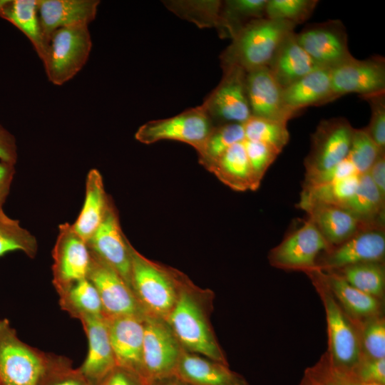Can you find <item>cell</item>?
<instances>
[{
    "instance_id": "1",
    "label": "cell",
    "mask_w": 385,
    "mask_h": 385,
    "mask_svg": "<svg viewBox=\"0 0 385 385\" xmlns=\"http://www.w3.org/2000/svg\"><path fill=\"white\" fill-rule=\"evenodd\" d=\"M214 298L185 276L166 322L185 350L228 364L210 322Z\"/></svg>"
},
{
    "instance_id": "2",
    "label": "cell",
    "mask_w": 385,
    "mask_h": 385,
    "mask_svg": "<svg viewBox=\"0 0 385 385\" xmlns=\"http://www.w3.org/2000/svg\"><path fill=\"white\" fill-rule=\"evenodd\" d=\"M132 291L146 314L166 321L185 277L183 272L152 261L130 245Z\"/></svg>"
},
{
    "instance_id": "3",
    "label": "cell",
    "mask_w": 385,
    "mask_h": 385,
    "mask_svg": "<svg viewBox=\"0 0 385 385\" xmlns=\"http://www.w3.org/2000/svg\"><path fill=\"white\" fill-rule=\"evenodd\" d=\"M292 23L262 18L246 24L221 55L222 68L237 66L246 72L267 67L282 41L292 32Z\"/></svg>"
},
{
    "instance_id": "4",
    "label": "cell",
    "mask_w": 385,
    "mask_h": 385,
    "mask_svg": "<svg viewBox=\"0 0 385 385\" xmlns=\"http://www.w3.org/2000/svg\"><path fill=\"white\" fill-rule=\"evenodd\" d=\"M312 282L323 304L327 330V353L337 366L352 370L361 358L356 321L342 308L325 284L319 270L305 273Z\"/></svg>"
},
{
    "instance_id": "5",
    "label": "cell",
    "mask_w": 385,
    "mask_h": 385,
    "mask_svg": "<svg viewBox=\"0 0 385 385\" xmlns=\"http://www.w3.org/2000/svg\"><path fill=\"white\" fill-rule=\"evenodd\" d=\"M91 48L88 24H75L56 30L41 60L48 81L61 86L72 79L86 65Z\"/></svg>"
},
{
    "instance_id": "6",
    "label": "cell",
    "mask_w": 385,
    "mask_h": 385,
    "mask_svg": "<svg viewBox=\"0 0 385 385\" xmlns=\"http://www.w3.org/2000/svg\"><path fill=\"white\" fill-rule=\"evenodd\" d=\"M51 359L22 342L8 319H0V385H38Z\"/></svg>"
},
{
    "instance_id": "7",
    "label": "cell",
    "mask_w": 385,
    "mask_h": 385,
    "mask_svg": "<svg viewBox=\"0 0 385 385\" xmlns=\"http://www.w3.org/2000/svg\"><path fill=\"white\" fill-rule=\"evenodd\" d=\"M214 127L207 113L199 106L168 118L147 122L138 129L135 138L144 144L163 140L180 141L191 145L198 153Z\"/></svg>"
},
{
    "instance_id": "8",
    "label": "cell",
    "mask_w": 385,
    "mask_h": 385,
    "mask_svg": "<svg viewBox=\"0 0 385 385\" xmlns=\"http://www.w3.org/2000/svg\"><path fill=\"white\" fill-rule=\"evenodd\" d=\"M143 364L147 381L175 374L184 350L167 322L145 314Z\"/></svg>"
},
{
    "instance_id": "9",
    "label": "cell",
    "mask_w": 385,
    "mask_h": 385,
    "mask_svg": "<svg viewBox=\"0 0 385 385\" xmlns=\"http://www.w3.org/2000/svg\"><path fill=\"white\" fill-rule=\"evenodd\" d=\"M223 69L220 83L201 105L214 125L245 123L251 116L247 88V72L232 66Z\"/></svg>"
},
{
    "instance_id": "10",
    "label": "cell",
    "mask_w": 385,
    "mask_h": 385,
    "mask_svg": "<svg viewBox=\"0 0 385 385\" xmlns=\"http://www.w3.org/2000/svg\"><path fill=\"white\" fill-rule=\"evenodd\" d=\"M330 248L316 226L307 219L271 249L267 259L273 267L307 273L316 269L319 256Z\"/></svg>"
},
{
    "instance_id": "11",
    "label": "cell",
    "mask_w": 385,
    "mask_h": 385,
    "mask_svg": "<svg viewBox=\"0 0 385 385\" xmlns=\"http://www.w3.org/2000/svg\"><path fill=\"white\" fill-rule=\"evenodd\" d=\"M90 253L91 261L87 278L98 292L104 317H144L146 314L122 277L91 250Z\"/></svg>"
},
{
    "instance_id": "12",
    "label": "cell",
    "mask_w": 385,
    "mask_h": 385,
    "mask_svg": "<svg viewBox=\"0 0 385 385\" xmlns=\"http://www.w3.org/2000/svg\"><path fill=\"white\" fill-rule=\"evenodd\" d=\"M295 36L298 43L319 68L332 69L353 57L346 30L339 20L312 24Z\"/></svg>"
},
{
    "instance_id": "13",
    "label": "cell",
    "mask_w": 385,
    "mask_h": 385,
    "mask_svg": "<svg viewBox=\"0 0 385 385\" xmlns=\"http://www.w3.org/2000/svg\"><path fill=\"white\" fill-rule=\"evenodd\" d=\"M354 128L344 118L322 120L312 135L304 160L306 173L326 170L347 158Z\"/></svg>"
},
{
    "instance_id": "14",
    "label": "cell",
    "mask_w": 385,
    "mask_h": 385,
    "mask_svg": "<svg viewBox=\"0 0 385 385\" xmlns=\"http://www.w3.org/2000/svg\"><path fill=\"white\" fill-rule=\"evenodd\" d=\"M384 227L360 230L343 243L322 252L316 269L330 272L364 262H384Z\"/></svg>"
},
{
    "instance_id": "15",
    "label": "cell",
    "mask_w": 385,
    "mask_h": 385,
    "mask_svg": "<svg viewBox=\"0 0 385 385\" xmlns=\"http://www.w3.org/2000/svg\"><path fill=\"white\" fill-rule=\"evenodd\" d=\"M52 257L53 284L57 292L87 278L90 250L72 225L66 222L59 225Z\"/></svg>"
},
{
    "instance_id": "16",
    "label": "cell",
    "mask_w": 385,
    "mask_h": 385,
    "mask_svg": "<svg viewBox=\"0 0 385 385\" xmlns=\"http://www.w3.org/2000/svg\"><path fill=\"white\" fill-rule=\"evenodd\" d=\"M334 98L351 93L360 97L385 92V60L380 56H354L330 70Z\"/></svg>"
},
{
    "instance_id": "17",
    "label": "cell",
    "mask_w": 385,
    "mask_h": 385,
    "mask_svg": "<svg viewBox=\"0 0 385 385\" xmlns=\"http://www.w3.org/2000/svg\"><path fill=\"white\" fill-rule=\"evenodd\" d=\"M87 244L89 249L113 267L131 289L130 243L121 230L117 210L111 198L102 222Z\"/></svg>"
},
{
    "instance_id": "18",
    "label": "cell",
    "mask_w": 385,
    "mask_h": 385,
    "mask_svg": "<svg viewBox=\"0 0 385 385\" xmlns=\"http://www.w3.org/2000/svg\"><path fill=\"white\" fill-rule=\"evenodd\" d=\"M246 88L252 116L287 123L297 115L286 106L283 88L267 67L247 72Z\"/></svg>"
},
{
    "instance_id": "19",
    "label": "cell",
    "mask_w": 385,
    "mask_h": 385,
    "mask_svg": "<svg viewBox=\"0 0 385 385\" xmlns=\"http://www.w3.org/2000/svg\"><path fill=\"white\" fill-rule=\"evenodd\" d=\"M144 317L121 316L106 319L117 366L145 379L143 364Z\"/></svg>"
},
{
    "instance_id": "20",
    "label": "cell",
    "mask_w": 385,
    "mask_h": 385,
    "mask_svg": "<svg viewBox=\"0 0 385 385\" xmlns=\"http://www.w3.org/2000/svg\"><path fill=\"white\" fill-rule=\"evenodd\" d=\"M80 321L88 339V350L78 369L92 385H97L117 366L106 319L103 316L86 317Z\"/></svg>"
},
{
    "instance_id": "21",
    "label": "cell",
    "mask_w": 385,
    "mask_h": 385,
    "mask_svg": "<svg viewBox=\"0 0 385 385\" xmlns=\"http://www.w3.org/2000/svg\"><path fill=\"white\" fill-rule=\"evenodd\" d=\"M99 4L98 0H38V19L46 49L56 30L75 24L89 25L94 21Z\"/></svg>"
},
{
    "instance_id": "22",
    "label": "cell",
    "mask_w": 385,
    "mask_h": 385,
    "mask_svg": "<svg viewBox=\"0 0 385 385\" xmlns=\"http://www.w3.org/2000/svg\"><path fill=\"white\" fill-rule=\"evenodd\" d=\"M175 374L190 385H250L229 364L183 350Z\"/></svg>"
},
{
    "instance_id": "23",
    "label": "cell",
    "mask_w": 385,
    "mask_h": 385,
    "mask_svg": "<svg viewBox=\"0 0 385 385\" xmlns=\"http://www.w3.org/2000/svg\"><path fill=\"white\" fill-rule=\"evenodd\" d=\"M330 70L318 68L283 88L286 106L297 115L304 108L323 105L335 100Z\"/></svg>"
},
{
    "instance_id": "24",
    "label": "cell",
    "mask_w": 385,
    "mask_h": 385,
    "mask_svg": "<svg viewBox=\"0 0 385 385\" xmlns=\"http://www.w3.org/2000/svg\"><path fill=\"white\" fill-rule=\"evenodd\" d=\"M327 242L337 246L365 229L359 220L342 207L332 205H311L303 209Z\"/></svg>"
},
{
    "instance_id": "25",
    "label": "cell",
    "mask_w": 385,
    "mask_h": 385,
    "mask_svg": "<svg viewBox=\"0 0 385 385\" xmlns=\"http://www.w3.org/2000/svg\"><path fill=\"white\" fill-rule=\"evenodd\" d=\"M295 34L292 32L282 41L267 66L282 88L319 68L298 43Z\"/></svg>"
},
{
    "instance_id": "26",
    "label": "cell",
    "mask_w": 385,
    "mask_h": 385,
    "mask_svg": "<svg viewBox=\"0 0 385 385\" xmlns=\"http://www.w3.org/2000/svg\"><path fill=\"white\" fill-rule=\"evenodd\" d=\"M319 270L331 293L353 319L384 314V301L359 290L333 272Z\"/></svg>"
},
{
    "instance_id": "27",
    "label": "cell",
    "mask_w": 385,
    "mask_h": 385,
    "mask_svg": "<svg viewBox=\"0 0 385 385\" xmlns=\"http://www.w3.org/2000/svg\"><path fill=\"white\" fill-rule=\"evenodd\" d=\"M110 199L106 192L100 172L91 169L86 178V197L82 210L72 224L74 230L86 242L102 222Z\"/></svg>"
},
{
    "instance_id": "28",
    "label": "cell",
    "mask_w": 385,
    "mask_h": 385,
    "mask_svg": "<svg viewBox=\"0 0 385 385\" xmlns=\"http://www.w3.org/2000/svg\"><path fill=\"white\" fill-rule=\"evenodd\" d=\"M342 207L351 212L365 229L384 227L385 197L368 173L360 175L355 193Z\"/></svg>"
},
{
    "instance_id": "29",
    "label": "cell",
    "mask_w": 385,
    "mask_h": 385,
    "mask_svg": "<svg viewBox=\"0 0 385 385\" xmlns=\"http://www.w3.org/2000/svg\"><path fill=\"white\" fill-rule=\"evenodd\" d=\"M227 186L235 191L256 190L243 142L230 147L208 168Z\"/></svg>"
},
{
    "instance_id": "30",
    "label": "cell",
    "mask_w": 385,
    "mask_h": 385,
    "mask_svg": "<svg viewBox=\"0 0 385 385\" xmlns=\"http://www.w3.org/2000/svg\"><path fill=\"white\" fill-rule=\"evenodd\" d=\"M57 292L60 306L72 317L81 320L86 317L103 316L98 292L88 278L75 282Z\"/></svg>"
},
{
    "instance_id": "31",
    "label": "cell",
    "mask_w": 385,
    "mask_h": 385,
    "mask_svg": "<svg viewBox=\"0 0 385 385\" xmlns=\"http://www.w3.org/2000/svg\"><path fill=\"white\" fill-rule=\"evenodd\" d=\"M22 31L31 42L42 60L46 48L38 14V0L8 1L0 16Z\"/></svg>"
},
{
    "instance_id": "32",
    "label": "cell",
    "mask_w": 385,
    "mask_h": 385,
    "mask_svg": "<svg viewBox=\"0 0 385 385\" xmlns=\"http://www.w3.org/2000/svg\"><path fill=\"white\" fill-rule=\"evenodd\" d=\"M267 0H227L222 3L217 29L222 38L232 39L252 20L265 17Z\"/></svg>"
},
{
    "instance_id": "33",
    "label": "cell",
    "mask_w": 385,
    "mask_h": 385,
    "mask_svg": "<svg viewBox=\"0 0 385 385\" xmlns=\"http://www.w3.org/2000/svg\"><path fill=\"white\" fill-rule=\"evenodd\" d=\"M359 174L324 185L303 187L299 206L332 205L343 207L354 195L359 183Z\"/></svg>"
},
{
    "instance_id": "34",
    "label": "cell",
    "mask_w": 385,
    "mask_h": 385,
    "mask_svg": "<svg viewBox=\"0 0 385 385\" xmlns=\"http://www.w3.org/2000/svg\"><path fill=\"white\" fill-rule=\"evenodd\" d=\"M330 272L337 274L359 290L384 301V262L359 263Z\"/></svg>"
},
{
    "instance_id": "35",
    "label": "cell",
    "mask_w": 385,
    "mask_h": 385,
    "mask_svg": "<svg viewBox=\"0 0 385 385\" xmlns=\"http://www.w3.org/2000/svg\"><path fill=\"white\" fill-rule=\"evenodd\" d=\"M245 140L243 125L225 123L213 128L202 148L198 152L200 163L207 169L230 147Z\"/></svg>"
},
{
    "instance_id": "36",
    "label": "cell",
    "mask_w": 385,
    "mask_h": 385,
    "mask_svg": "<svg viewBox=\"0 0 385 385\" xmlns=\"http://www.w3.org/2000/svg\"><path fill=\"white\" fill-rule=\"evenodd\" d=\"M16 250L34 258L38 251L36 238L22 227L18 220L11 218L3 209L0 210V257Z\"/></svg>"
},
{
    "instance_id": "37",
    "label": "cell",
    "mask_w": 385,
    "mask_h": 385,
    "mask_svg": "<svg viewBox=\"0 0 385 385\" xmlns=\"http://www.w3.org/2000/svg\"><path fill=\"white\" fill-rule=\"evenodd\" d=\"M242 125L245 140L265 143L279 153L289 142V133L285 123L252 115Z\"/></svg>"
},
{
    "instance_id": "38",
    "label": "cell",
    "mask_w": 385,
    "mask_h": 385,
    "mask_svg": "<svg viewBox=\"0 0 385 385\" xmlns=\"http://www.w3.org/2000/svg\"><path fill=\"white\" fill-rule=\"evenodd\" d=\"M166 6L180 18L200 27H217L222 6L220 1H170Z\"/></svg>"
},
{
    "instance_id": "39",
    "label": "cell",
    "mask_w": 385,
    "mask_h": 385,
    "mask_svg": "<svg viewBox=\"0 0 385 385\" xmlns=\"http://www.w3.org/2000/svg\"><path fill=\"white\" fill-rule=\"evenodd\" d=\"M356 321L359 334L361 358H385L384 314Z\"/></svg>"
},
{
    "instance_id": "40",
    "label": "cell",
    "mask_w": 385,
    "mask_h": 385,
    "mask_svg": "<svg viewBox=\"0 0 385 385\" xmlns=\"http://www.w3.org/2000/svg\"><path fill=\"white\" fill-rule=\"evenodd\" d=\"M304 374L317 385H378L362 381L352 371L337 366L326 351Z\"/></svg>"
},
{
    "instance_id": "41",
    "label": "cell",
    "mask_w": 385,
    "mask_h": 385,
    "mask_svg": "<svg viewBox=\"0 0 385 385\" xmlns=\"http://www.w3.org/2000/svg\"><path fill=\"white\" fill-rule=\"evenodd\" d=\"M318 3L317 0H267L265 17L297 26L311 16Z\"/></svg>"
},
{
    "instance_id": "42",
    "label": "cell",
    "mask_w": 385,
    "mask_h": 385,
    "mask_svg": "<svg viewBox=\"0 0 385 385\" xmlns=\"http://www.w3.org/2000/svg\"><path fill=\"white\" fill-rule=\"evenodd\" d=\"M384 152L371 138L365 128H354L347 158L359 175L367 173L379 155Z\"/></svg>"
},
{
    "instance_id": "43",
    "label": "cell",
    "mask_w": 385,
    "mask_h": 385,
    "mask_svg": "<svg viewBox=\"0 0 385 385\" xmlns=\"http://www.w3.org/2000/svg\"><path fill=\"white\" fill-rule=\"evenodd\" d=\"M38 385H92L73 369L65 358L51 356L49 365Z\"/></svg>"
},
{
    "instance_id": "44",
    "label": "cell",
    "mask_w": 385,
    "mask_h": 385,
    "mask_svg": "<svg viewBox=\"0 0 385 385\" xmlns=\"http://www.w3.org/2000/svg\"><path fill=\"white\" fill-rule=\"evenodd\" d=\"M252 177L257 188L270 166L279 153L265 143L245 140L243 141Z\"/></svg>"
},
{
    "instance_id": "45",
    "label": "cell",
    "mask_w": 385,
    "mask_h": 385,
    "mask_svg": "<svg viewBox=\"0 0 385 385\" xmlns=\"http://www.w3.org/2000/svg\"><path fill=\"white\" fill-rule=\"evenodd\" d=\"M369 104L370 121L365 130L379 146L385 150V92L361 96Z\"/></svg>"
},
{
    "instance_id": "46",
    "label": "cell",
    "mask_w": 385,
    "mask_h": 385,
    "mask_svg": "<svg viewBox=\"0 0 385 385\" xmlns=\"http://www.w3.org/2000/svg\"><path fill=\"white\" fill-rule=\"evenodd\" d=\"M356 174L359 173L351 162L346 158L326 170L306 173L303 187L330 183Z\"/></svg>"
},
{
    "instance_id": "47",
    "label": "cell",
    "mask_w": 385,
    "mask_h": 385,
    "mask_svg": "<svg viewBox=\"0 0 385 385\" xmlns=\"http://www.w3.org/2000/svg\"><path fill=\"white\" fill-rule=\"evenodd\" d=\"M352 372L362 381L385 385V358H361Z\"/></svg>"
},
{
    "instance_id": "48",
    "label": "cell",
    "mask_w": 385,
    "mask_h": 385,
    "mask_svg": "<svg viewBox=\"0 0 385 385\" xmlns=\"http://www.w3.org/2000/svg\"><path fill=\"white\" fill-rule=\"evenodd\" d=\"M147 383L137 373L116 366L97 385H147Z\"/></svg>"
},
{
    "instance_id": "49",
    "label": "cell",
    "mask_w": 385,
    "mask_h": 385,
    "mask_svg": "<svg viewBox=\"0 0 385 385\" xmlns=\"http://www.w3.org/2000/svg\"><path fill=\"white\" fill-rule=\"evenodd\" d=\"M17 158L15 137L0 125V160L15 165Z\"/></svg>"
},
{
    "instance_id": "50",
    "label": "cell",
    "mask_w": 385,
    "mask_h": 385,
    "mask_svg": "<svg viewBox=\"0 0 385 385\" xmlns=\"http://www.w3.org/2000/svg\"><path fill=\"white\" fill-rule=\"evenodd\" d=\"M14 174V165L0 160V210L3 209L9 194Z\"/></svg>"
},
{
    "instance_id": "51",
    "label": "cell",
    "mask_w": 385,
    "mask_h": 385,
    "mask_svg": "<svg viewBox=\"0 0 385 385\" xmlns=\"http://www.w3.org/2000/svg\"><path fill=\"white\" fill-rule=\"evenodd\" d=\"M367 173L381 195L385 197V152L379 155Z\"/></svg>"
},
{
    "instance_id": "52",
    "label": "cell",
    "mask_w": 385,
    "mask_h": 385,
    "mask_svg": "<svg viewBox=\"0 0 385 385\" xmlns=\"http://www.w3.org/2000/svg\"><path fill=\"white\" fill-rule=\"evenodd\" d=\"M147 385H190L176 374L148 381Z\"/></svg>"
},
{
    "instance_id": "53",
    "label": "cell",
    "mask_w": 385,
    "mask_h": 385,
    "mask_svg": "<svg viewBox=\"0 0 385 385\" xmlns=\"http://www.w3.org/2000/svg\"><path fill=\"white\" fill-rule=\"evenodd\" d=\"M297 385H317V384L314 383L308 376L304 374L301 381Z\"/></svg>"
}]
</instances>
